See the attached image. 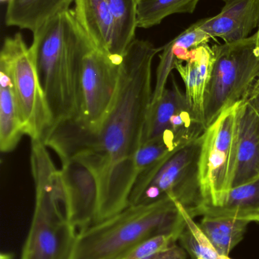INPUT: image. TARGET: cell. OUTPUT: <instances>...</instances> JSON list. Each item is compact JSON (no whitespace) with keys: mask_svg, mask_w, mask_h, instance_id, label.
<instances>
[{"mask_svg":"<svg viewBox=\"0 0 259 259\" xmlns=\"http://www.w3.org/2000/svg\"><path fill=\"white\" fill-rule=\"evenodd\" d=\"M162 47L135 39L120 68L114 103L100 128L89 134L72 121L56 126L47 145L60 160L79 155L97 173L99 202L95 223L129 206L138 174L134 158L141 146L146 116L152 103V62Z\"/></svg>","mask_w":259,"mask_h":259,"instance_id":"1","label":"cell"},{"mask_svg":"<svg viewBox=\"0 0 259 259\" xmlns=\"http://www.w3.org/2000/svg\"><path fill=\"white\" fill-rule=\"evenodd\" d=\"M33 33L30 49L53 129L77 116L79 70L83 56L94 45L72 9L56 15Z\"/></svg>","mask_w":259,"mask_h":259,"instance_id":"2","label":"cell"},{"mask_svg":"<svg viewBox=\"0 0 259 259\" xmlns=\"http://www.w3.org/2000/svg\"><path fill=\"white\" fill-rule=\"evenodd\" d=\"M185 221L179 204L166 199L129 205L118 214L78 234L71 259H116L147 239L161 234L179 237Z\"/></svg>","mask_w":259,"mask_h":259,"instance_id":"3","label":"cell"},{"mask_svg":"<svg viewBox=\"0 0 259 259\" xmlns=\"http://www.w3.org/2000/svg\"><path fill=\"white\" fill-rule=\"evenodd\" d=\"M30 164L35 206L21 259H71L77 230L65 217L61 171L55 167L44 142L31 140Z\"/></svg>","mask_w":259,"mask_h":259,"instance_id":"4","label":"cell"},{"mask_svg":"<svg viewBox=\"0 0 259 259\" xmlns=\"http://www.w3.org/2000/svg\"><path fill=\"white\" fill-rule=\"evenodd\" d=\"M201 146L202 136L140 174L129 196V206L170 199L196 217L204 204L199 179Z\"/></svg>","mask_w":259,"mask_h":259,"instance_id":"5","label":"cell"},{"mask_svg":"<svg viewBox=\"0 0 259 259\" xmlns=\"http://www.w3.org/2000/svg\"><path fill=\"white\" fill-rule=\"evenodd\" d=\"M257 33L212 47L214 63L204 104L205 129L224 111L245 101L259 77Z\"/></svg>","mask_w":259,"mask_h":259,"instance_id":"6","label":"cell"},{"mask_svg":"<svg viewBox=\"0 0 259 259\" xmlns=\"http://www.w3.org/2000/svg\"><path fill=\"white\" fill-rule=\"evenodd\" d=\"M0 71L12 79L24 135L44 142L53 127V117L40 82L34 59L21 33L5 39Z\"/></svg>","mask_w":259,"mask_h":259,"instance_id":"7","label":"cell"},{"mask_svg":"<svg viewBox=\"0 0 259 259\" xmlns=\"http://www.w3.org/2000/svg\"><path fill=\"white\" fill-rule=\"evenodd\" d=\"M239 104L222 112L202 135L199 179L203 198L202 207L220 206L231 189Z\"/></svg>","mask_w":259,"mask_h":259,"instance_id":"8","label":"cell"},{"mask_svg":"<svg viewBox=\"0 0 259 259\" xmlns=\"http://www.w3.org/2000/svg\"><path fill=\"white\" fill-rule=\"evenodd\" d=\"M122 62L94 47L83 56L78 78V114L71 120L82 131L94 134L107 116L117 94Z\"/></svg>","mask_w":259,"mask_h":259,"instance_id":"9","label":"cell"},{"mask_svg":"<svg viewBox=\"0 0 259 259\" xmlns=\"http://www.w3.org/2000/svg\"><path fill=\"white\" fill-rule=\"evenodd\" d=\"M205 127L193 113L186 97L174 78L157 101L151 103L143 128L141 144L173 134L189 143L200 137Z\"/></svg>","mask_w":259,"mask_h":259,"instance_id":"10","label":"cell"},{"mask_svg":"<svg viewBox=\"0 0 259 259\" xmlns=\"http://www.w3.org/2000/svg\"><path fill=\"white\" fill-rule=\"evenodd\" d=\"M61 162L65 217L80 232L95 223L99 202L98 177L82 157H69Z\"/></svg>","mask_w":259,"mask_h":259,"instance_id":"11","label":"cell"},{"mask_svg":"<svg viewBox=\"0 0 259 259\" xmlns=\"http://www.w3.org/2000/svg\"><path fill=\"white\" fill-rule=\"evenodd\" d=\"M220 13L199 20L201 30L211 38H220L225 44L249 37L259 27V0H222Z\"/></svg>","mask_w":259,"mask_h":259,"instance_id":"12","label":"cell"},{"mask_svg":"<svg viewBox=\"0 0 259 259\" xmlns=\"http://www.w3.org/2000/svg\"><path fill=\"white\" fill-rule=\"evenodd\" d=\"M259 178V117L242 102L237 108L233 187Z\"/></svg>","mask_w":259,"mask_h":259,"instance_id":"13","label":"cell"},{"mask_svg":"<svg viewBox=\"0 0 259 259\" xmlns=\"http://www.w3.org/2000/svg\"><path fill=\"white\" fill-rule=\"evenodd\" d=\"M185 63H176L175 69L185 85L186 97L192 111L204 124L205 94L214 63L212 47L207 44L194 49Z\"/></svg>","mask_w":259,"mask_h":259,"instance_id":"14","label":"cell"},{"mask_svg":"<svg viewBox=\"0 0 259 259\" xmlns=\"http://www.w3.org/2000/svg\"><path fill=\"white\" fill-rule=\"evenodd\" d=\"M76 18L94 47L114 57V18L107 0H75Z\"/></svg>","mask_w":259,"mask_h":259,"instance_id":"15","label":"cell"},{"mask_svg":"<svg viewBox=\"0 0 259 259\" xmlns=\"http://www.w3.org/2000/svg\"><path fill=\"white\" fill-rule=\"evenodd\" d=\"M74 0H10L6 24L35 32L56 15L66 12Z\"/></svg>","mask_w":259,"mask_h":259,"instance_id":"16","label":"cell"},{"mask_svg":"<svg viewBox=\"0 0 259 259\" xmlns=\"http://www.w3.org/2000/svg\"><path fill=\"white\" fill-rule=\"evenodd\" d=\"M196 216L241 219L259 223V178L233 187L220 206H204Z\"/></svg>","mask_w":259,"mask_h":259,"instance_id":"17","label":"cell"},{"mask_svg":"<svg viewBox=\"0 0 259 259\" xmlns=\"http://www.w3.org/2000/svg\"><path fill=\"white\" fill-rule=\"evenodd\" d=\"M24 135L17 107L12 79L0 71V149L12 152Z\"/></svg>","mask_w":259,"mask_h":259,"instance_id":"18","label":"cell"},{"mask_svg":"<svg viewBox=\"0 0 259 259\" xmlns=\"http://www.w3.org/2000/svg\"><path fill=\"white\" fill-rule=\"evenodd\" d=\"M199 224L217 253L229 256L232 249L244 237L250 222L241 219L202 216Z\"/></svg>","mask_w":259,"mask_h":259,"instance_id":"19","label":"cell"},{"mask_svg":"<svg viewBox=\"0 0 259 259\" xmlns=\"http://www.w3.org/2000/svg\"><path fill=\"white\" fill-rule=\"evenodd\" d=\"M107 2L115 29L114 57L123 60L126 50L135 39L139 0H107Z\"/></svg>","mask_w":259,"mask_h":259,"instance_id":"20","label":"cell"},{"mask_svg":"<svg viewBox=\"0 0 259 259\" xmlns=\"http://www.w3.org/2000/svg\"><path fill=\"white\" fill-rule=\"evenodd\" d=\"M201 0H139L138 27L158 25L173 14H193Z\"/></svg>","mask_w":259,"mask_h":259,"instance_id":"21","label":"cell"},{"mask_svg":"<svg viewBox=\"0 0 259 259\" xmlns=\"http://www.w3.org/2000/svg\"><path fill=\"white\" fill-rule=\"evenodd\" d=\"M179 206L185 221V227L178 240L181 247L193 259H222L194 218L180 204Z\"/></svg>","mask_w":259,"mask_h":259,"instance_id":"22","label":"cell"},{"mask_svg":"<svg viewBox=\"0 0 259 259\" xmlns=\"http://www.w3.org/2000/svg\"><path fill=\"white\" fill-rule=\"evenodd\" d=\"M211 39L209 35L201 30L199 21H197L162 48L176 63H184L188 61L192 50L208 44Z\"/></svg>","mask_w":259,"mask_h":259,"instance_id":"23","label":"cell"},{"mask_svg":"<svg viewBox=\"0 0 259 259\" xmlns=\"http://www.w3.org/2000/svg\"><path fill=\"white\" fill-rule=\"evenodd\" d=\"M179 237L175 234H161L147 239L128 252L121 259H145L167 250L176 244Z\"/></svg>","mask_w":259,"mask_h":259,"instance_id":"24","label":"cell"},{"mask_svg":"<svg viewBox=\"0 0 259 259\" xmlns=\"http://www.w3.org/2000/svg\"><path fill=\"white\" fill-rule=\"evenodd\" d=\"M145 259H187V252L181 246L176 244L167 250Z\"/></svg>","mask_w":259,"mask_h":259,"instance_id":"25","label":"cell"},{"mask_svg":"<svg viewBox=\"0 0 259 259\" xmlns=\"http://www.w3.org/2000/svg\"><path fill=\"white\" fill-rule=\"evenodd\" d=\"M244 102L252 108L259 117V77Z\"/></svg>","mask_w":259,"mask_h":259,"instance_id":"26","label":"cell"},{"mask_svg":"<svg viewBox=\"0 0 259 259\" xmlns=\"http://www.w3.org/2000/svg\"><path fill=\"white\" fill-rule=\"evenodd\" d=\"M0 259H13V258H12V254L5 252V253H1Z\"/></svg>","mask_w":259,"mask_h":259,"instance_id":"27","label":"cell"},{"mask_svg":"<svg viewBox=\"0 0 259 259\" xmlns=\"http://www.w3.org/2000/svg\"><path fill=\"white\" fill-rule=\"evenodd\" d=\"M257 33V42H256V47L257 50L259 51V29L258 31L256 32Z\"/></svg>","mask_w":259,"mask_h":259,"instance_id":"28","label":"cell"},{"mask_svg":"<svg viewBox=\"0 0 259 259\" xmlns=\"http://www.w3.org/2000/svg\"><path fill=\"white\" fill-rule=\"evenodd\" d=\"M222 259H232L230 258L229 256H223L222 257Z\"/></svg>","mask_w":259,"mask_h":259,"instance_id":"29","label":"cell"},{"mask_svg":"<svg viewBox=\"0 0 259 259\" xmlns=\"http://www.w3.org/2000/svg\"><path fill=\"white\" fill-rule=\"evenodd\" d=\"M2 2H6V1H8V2H9L10 1V0H1Z\"/></svg>","mask_w":259,"mask_h":259,"instance_id":"30","label":"cell"},{"mask_svg":"<svg viewBox=\"0 0 259 259\" xmlns=\"http://www.w3.org/2000/svg\"><path fill=\"white\" fill-rule=\"evenodd\" d=\"M197 259H205V258H197Z\"/></svg>","mask_w":259,"mask_h":259,"instance_id":"31","label":"cell"},{"mask_svg":"<svg viewBox=\"0 0 259 259\" xmlns=\"http://www.w3.org/2000/svg\"><path fill=\"white\" fill-rule=\"evenodd\" d=\"M122 258H116V259H121Z\"/></svg>","mask_w":259,"mask_h":259,"instance_id":"32","label":"cell"}]
</instances>
